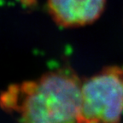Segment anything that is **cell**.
I'll use <instances>...</instances> for the list:
<instances>
[{"instance_id": "2", "label": "cell", "mask_w": 123, "mask_h": 123, "mask_svg": "<svg viewBox=\"0 0 123 123\" xmlns=\"http://www.w3.org/2000/svg\"><path fill=\"white\" fill-rule=\"evenodd\" d=\"M123 114V68H105L81 83L77 123H120Z\"/></svg>"}, {"instance_id": "3", "label": "cell", "mask_w": 123, "mask_h": 123, "mask_svg": "<svg viewBox=\"0 0 123 123\" xmlns=\"http://www.w3.org/2000/svg\"><path fill=\"white\" fill-rule=\"evenodd\" d=\"M105 4L106 0H48L47 8L58 26L77 27L97 21Z\"/></svg>"}, {"instance_id": "4", "label": "cell", "mask_w": 123, "mask_h": 123, "mask_svg": "<svg viewBox=\"0 0 123 123\" xmlns=\"http://www.w3.org/2000/svg\"><path fill=\"white\" fill-rule=\"evenodd\" d=\"M21 2L26 5H33L34 4L35 0H21Z\"/></svg>"}, {"instance_id": "1", "label": "cell", "mask_w": 123, "mask_h": 123, "mask_svg": "<svg viewBox=\"0 0 123 123\" xmlns=\"http://www.w3.org/2000/svg\"><path fill=\"white\" fill-rule=\"evenodd\" d=\"M81 83L71 68L56 69L10 86L0 95V106L17 113L18 123H77Z\"/></svg>"}]
</instances>
